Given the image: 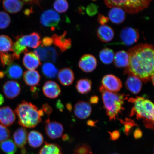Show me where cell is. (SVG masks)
<instances>
[{"mask_svg": "<svg viewBox=\"0 0 154 154\" xmlns=\"http://www.w3.org/2000/svg\"><path fill=\"white\" fill-rule=\"evenodd\" d=\"M5 73L9 79H19L23 75V70L20 65L16 63H12L7 67Z\"/></svg>", "mask_w": 154, "mask_h": 154, "instance_id": "28", "label": "cell"}, {"mask_svg": "<svg viewBox=\"0 0 154 154\" xmlns=\"http://www.w3.org/2000/svg\"><path fill=\"white\" fill-rule=\"evenodd\" d=\"M128 65L125 72L137 77L146 83L154 76L153 46L151 44L141 43L129 49Z\"/></svg>", "mask_w": 154, "mask_h": 154, "instance_id": "1", "label": "cell"}, {"mask_svg": "<svg viewBox=\"0 0 154 154\" xmlns=\"http://www.w3.org/2000/svg\"><path fill=\"white\" fill-rule=\"evenodd\" d=\"M128 101L134 104L131 115L136 114L137 119H142L146 128H153L154 105L149 100L142 97L131 98Z\"/></svg>", "mask_w": 154, "mask_h": 154, "instance_id": "3", "label": "cell"}, {"mask_svg": "<svg viewBox=\"0 0 154 154\" xmlns=\"http://www.w3.org/2000/svg\"><path fill=\"white\" fill-rule=\"evenodd\" d=\"M0 1H1V0H0Z\"/></svg>", "mask_w": 154, "mask_h": 154, "instance_id": "56", "label": "cell"}, {"mask_svg": "<svg viewBox=\"0 0 154 154\" xmlns=\"http://www.w3.org/2000/svg\"><path fill=\"white\" fill-rule=\"evenodd\" d=\"M38 154H63L60 146L56 144L48 143L45 142Z\"/></svg>", "mask_w": 154, "mask_h": 154, "instance_id": "29", "label": "cell"}, {"mask_svg": "<svg viewBox=\"0 0 154 154\" xmlns=\"http://www.w3.org/2000/svg\"><path fill=\"white\" fill-rule=\"evenodd\" d=\"M43 91L46 97L50 99H55L61 93L60 88L57 83L53 81H48L43 87Z\"/></svg>", "mask_w": 154, "mask_h": 154, "instance_id": "14", "label": "cell"}, {"mask_svg": "<svg viewBox=\"0 0 154 154\" xmlns=\"http://www.w3.org/2000/svg\"><path fill=\"white\" fill-rule=\"evenodd\" d=\"M98 101H99V98L96 96H92L90 99V103L92 104L97 103Z\"/></svg>", "mask_w": 154, "mask_h": 154, "instance_id": "50", "label": "cell"}, {"mask_svg": "<svg viewBox=\"0 0 154 154\" xmlns=\"http://www.w3.org/2000/svg\"><path fill=\"white\" fill-rule=\"evenodd\" d=\"M10 136L8 129L4 125L0 124V142L8 139Z\"/></svg>", "mask_w": 154, "mask_h": 154, "instance_id": "39", "label": "cell"}, {"mask_svg": "<svg viewBox=\"0 0 154 154\" xmlns=\"http://www.w3.org/2000/svg\"><path fill=\"white\" fill-rule=\"evenodd\" d=\"M95 123L94 122V121H91V120H89L87 122V124L88 125H89V126H94V125H95Z\"/></svg>", "mask_w": 154, "mask_h": 154, "instance_id": "52", "label": "cell"}, {"mask_svg": "<svg viewBox=\"0 0 154 154\" xmlns=\"http://www.w3.org/2000/svg\"><path fill=\"white\" fill-rule=\"evenodd\" d=\"M13 42L8 36L0 35V52L7 53L12 51Z\"/></svg>", "mask_w": 154, "mask_h": 154, "instance_id": "33", "label": "cell"}, {"mask_svg": "<svg viewBox=\"0 0 154 154\" xmlns=\"http://www.w3.org/2000/svg\"><path fill=\"white\" fill-rule=\"evenodd\" d=\"M57 74L58 80L63 86H70L74 82L75 79L74 72L69 67L61 69Z\"/></svg>", "mask_w": 154, "mask_h": 154, "instance_id": "19", "label": "cell"}, {"mask_svg": "<svg viewBox=\"0 0 154 154\" xmlns=\"http://www.w3.org/2000/svg\"><path fill=\"white\" fill-rule=\"evenodd\" d=\"M103 86L108 91L116 93L122 86V82L117 77L112 75H107L103 77L102 80Z\"/></svg>", "mask_w": 154, "mask_h": 154, "instance_id": "11", "label": "cell"}, {"mask_svg": "<svg viewBox=\"0 0 154 154\" xmlns=\"http://www.w3.org/2000/svg\"><path fill=\"white\" fill-rule=\"evenodd\" d=\"M10 17L5 11H0V29L6 28L11 23Z\"/></svg>", "mask_w": 154, "mask_h": 154, "instance_id": "37", "label": "cell"}, {"mask_svg": "<svg viewBox=\"0 0 154 154\" xmlns=\"http://www.w3.org/2000/svg\"><path fill=\"white\" fill-rule=\"evenodd\" d=\"M57 107L58 109L60 111H63V109H64V106L63 104L61 103L60 100H59L57 102Z\"/></svg>", "mask_w": 154, "mask_h": 154, "instance_id": "49", "label": "cell"}, {"mask_svg": "<svg viewBox=\"0 0 154 154\" xmlns=\"http://www.w3.org/2000/svg\"><path fill=\"white\" fill-rule=\"evenodd\" d=\"M45 131L48 137L54 140L62 136L64 128L61 123L56 121L51 122L49 118L45 121Z\"/></svg>", "mask_w": 154, "mask_h": 154, "instance_id": "9", "label": "cell"}, {"mask_svg": "<svg viewBox=\"0 0 154 154\" xmlns=\"http://www.w3.org/2000/svg\"><path fill=\"white\" fill-rule=\"evenodd\" d=\"M142 132L140 129H137L134 132V136L136 139H138L142 137Z\"/></svg>", "mask_w": 154, "mask_h": 154, "instance_id": "46", "label": "cell"}, {"mask_svg": "<svg viewBox=\"0 0 154 154\" xmlns=\"http://www.w3.org/2000/svg\"><path fill=\"white\" fill-rule=\"evenodd\" d=\"M122 122L124 123L125 124V132L126 134H128L131 129L133 126H134V125H135L134 121L129 120V119H128L126 121H122Z\"/></svg>", "mask_w": 154, "mask_h": 154, "instance_id": "41", "label": "cell"}, {"mask_svg": "<svg viewBox=\"0 0 154 154\" xmlns=\"http://www.w3.org/2000/svg\"><path fill=\"white\" fill-rule=\"evenodd\" d=\"M23 62L25 67L29 70H35L41 65L39 58L32 52L24 53Z\"/></svg>", "mask_w": 154, "mask_h": 154, "instance_id": "18", "label": "cell"}, {"mask_svg": "<svg viewBox=\"0 0 154 154\" xmlns=\"http://www.w3.org/2000/svg\"><path fill=\"white\" fill-rule=\"evenodd\" d=\"M42 110H43V112L46 113V114L48 115V116L51 114L53 112V109L51 106H49L47 103L44 104L42 108Z\"/></svg>", "mask_w": 154, "mask_h": 154, "instance_id": "43", "label": "cell"}, {"mask_svg": "<svg viewBox=\"0 0 154 154\" xmlns=\"http://www.w3.org/2000/svg\"><path fill=\"white\" fill-rule=\"evenodd\" d=\"M28 140L31 147L37 148L43 143L44 137L42 134L39 132L32 130L28 134Z\"/></svg>", "mask_w": 154, "mask_h": 154, "instance_id": "27", "label": "cell"}, {"mask_svg": "<svg viewBox=\"0 0 154 154\" xmlns=\"http://www.w3.org/2000/svg\"><path fill=\"white\" fill-rule=\"evenodd\" d=\"M24 3L28 4H38L41 0H21Z\"/></svg>", "mask_w": 154, "mask_h": 154, "instance_id": "47", "label": "cell"}, {"mask_svg": "<svg viewBox=\"0 0 154 154\" xmlns=\"http://www.w3.org/2000/svg\"><path fill=\"white\" fill-rule=\"evenodd\" d=\"M99 55L100 59L102 63L108 65L113 62L115 54L112 49L106 48L100 51Z\"/></svg>", "mask_w": 154, "mask_h": 154, "instance_id": "31", "label": "cell"}, {"mask_svg": "<svg viewBox=\"0 0 154 154\" xmlns=\"http://www.w3.org/2000/svg\"><path fill=\"white\" fill-rule=\"evenodd\" d=\"M98 9L97 5L94 4H91L86 8V13L90 16H94L97 14Z\"/></svg>", "mask_w": 154, "mask_h": 154, "instance_id": "40", "label": "cell"}, {"mask_svg": "<svg viewBox=\"0 0 154 154\" xmlns=\"http://www.w3.org/2000/svg\"><path fill=\"white\" fill-rule=\"evenodd\" d=\"M67 32L65 31L60 35L54 34L52 36L53 44L59 48L62 52H64L72 47V40L66 37Z\"/></svg>", "mask_w": 154, "mask_h": 154, "instance_id": "15", "label": "cell"}, {"mask_svg": "<svg viewBox=\"0 0 154 154\" xmlns=\"http://www.w3.org/2000/svg\"><path fill=\"white\" fill-rule=\"evenodd\" d=\"M92 82L86 79H82L78 81L76 85L77 91L82 94H87L91 90Z\"/></svg>", "mask_w": 154, "mask_h": 154, "instance_id": "32", "label": "cell"}, {"mask_svg": "<svg viewBox=\"0 0 154 154\" xmlns=\"http://www.w3.org/2000/svg\"><path fill=\"white\" fill-rule=\"evenodd\" d=\"M53 44L51 38L49 37H44L42 40V47H50Z\"/></svg>", "mask_w": 154, "mask_h": 154, "instance_id": "44", "label": "cell"}, {"mask_svg": "<svg viewBox=\"0 0 154 154\" xmlns=\"http://www.w3.org/2000/svg\"><path fill=\"white\" fill-rule=\"evenodd\" d=\"M23 79L26 85L32 87L36 86L39 84L41 76L38 71L28 70L24 73Z\"/></svg>", "mask_w": 154, "mask_h": 154, "instance_id": "23", "label": "cell"}, {"mask_svg": "<svg viewBox=\"0 0 154 154\" xmlns=\"http://www.w3.org/2000/svg\"><path fill=\"white\" fill-rule=\"evenodd\" d=\"M28 131L26 128H19L15 131L13 137L15 145L21 150L25 149L24 146L28 140Z\"/></svg>", "mask_w": 154, "mask_h": 154, "instance_id": "22", "label": "cell"}, {"mask_svg": "<svg viewBox=\"0 0 154 154\" xmlns=\"http://www.w3.org/2000/svg\"><path fill=\"white\" fill-rule=\"evenodd\" d=\"M60 21V17L53 9L47 10L42 13L40 17V22L43 26L51 28L54 30L57 27Z\"/></svg>", "mask_w": 154, "mask_h": 154, "instance_id": "7", "label": "cell"}, {"mask_svg": "<svg viewBox=\"0 0 154 154\" xmlns=\"http://www.w3.org/2000/svg\"><path fill=\"white\" fill-rule=\"evenodd\" d=\"M4 103V98L3 96L0 94V106L2 105Z\"/></svg>", "mask_w": 154, "mask_h": 154, "instance_id": "51", "label": "cell"}, {"mask_svg": "<svg viewBox=\"0 0 154 154\" xmlns=\"http://www.w3.org/2000/svg\"><path fill=\"white\" fill-rule=\"evenodd\" d=\"M21 0H3V8L8 12L14 14L20 11L24 6Z\"/></svg>", "mask_w": 154, "mask_h": 154, "instance_id": "24", "label": "cell"}, {"mask_svg": "<svg viewBox=\"0 0 154 154\" xmlns=\"http://www.w3.org/2000/svg\"><path fill=\"white\" fill-rule=\"evenodd\" d=\"M107 115L110 120H116L119 113L124 109L123 105L127 98L124 94L107 91L103 86L99 88Z\"/></svg>", "mask_w": 154, "mask_h": 154, "instance_id": "4", "label": "cell"}, {"mask_svg": "<svg viewBox=\"0 0 154 154\" xmlns=\"http://www.w3.org/2000/svg\"><path fill=\"white\" fill-rule=\"evenodd\" d=\"M42 43L39 34L34 32L26 35L18 36L13 44L12 55L15 59H18L23 53L28 51L27 47L36 49Z\"/></svg>", "mask_w": 154, "mask_h": 154, "instance_id": "6", "label": "cell"}, {"mask_svg": "<svg viewBox=\"0 0 154 154\" xmlns=\"http://www.w3.org/2000/svg\"><path fill=\"white\" fill-rule=\"evenodd\" d=\"M91 149L88 145L84 144L77 146L74 151V154H91Z\"/></svg>", "mask_w": 154, "mask_h": 154, "instance_id": "38", "label": "cell"}, {"mask_svg": "<svg viewBox=\"0 0 154 154\" xmlns=\"http://www.w3.org/2000/svg\"><path fill=\"white\" fill-rule=\"evenodd\" d=\"M125 85L127 89L132 93L137 94L139 93L141 90L142 82L137 77L130 75L127 79Z\"/></svg>", "mask_w": 154, "mask_h": 154, "instance_id": "25", "label": "cell"}, {"mask_svg": "<svg viewBox=\"0 0 154 154\" xmlns=\"http://www.w3.org/2000/svg\"><path fill=\"white\" fill-rule=\"evenodd\" d=\"M120 36L122 44L127 46H130L138 41L140 34L137 29L128 27L121 30Z\"/></svg>", "mask_w": 154, "mask_h": 154, "instance_id": "8", "label": "cell"}, {"mask_svg": "<svg viewBox=\"0 0 154 154\" xmlns=\"http://www.w3.org/2000/svg\"><path fill=\"white\" fill-rule=\"evenodd\" d=\"M97 21L99 24L102 26L106 25L109 22V19L108 17L101 14H99L98 16Z\"/></svg>", "mask_w": 154, "mask_h": 154, "instance_id": "42", "label": "cell"}, {"mask_svg": "<svg viewBox=\"0 0 154 154\" xmlns=\"http://www.w3.org/2000/svg\"><path fill=\"white\" fill-rule=\"evenodd\" d=\"M79 66L84 72H90L95 70L97 61L95 57L90 54L83 56L79 62Z\"/></svg>", "mask_w": 154, "mask_h": 154, "instance_id": "12", "label": "cell"}, {"mask_svg": "<svg viewBox=\"0 0 154 154\" xmlns=\"http://www.w3.org/2000/svg\"><path fill=\"white\" fill-rule=\"evenodd\" d=\"M15 119V113L10 107L5 106L0 108V122L4 126H11L14 123Z\"/></svg>", "mask_w": 154, "mask_h": 154, "instance_id": "16", "label": "cell"}, {"mask_svg": "<svg viewBox=\"0 0 154 154\" xmlns=\"http://www.w3.org/2000/svg\"><path fill=\"white\" fill-rule=\"evenodd\" d=\"M66 107L68 110L70 111H71L72 110V105L70 103H67L66 105Z\"/></svg>", "mask_w": 154, "mask_h": 154, "instance_id": "53", "label": "cell"}, {"mask_svg": "<svg viewBox=\"0 0 154 154\" xmlns=\"http://www.w3.org/2000/svg\"><path fill=\"white\" fill-rule=\"evenodd\" d=\"M117 154V153H114V154Z\"/></svg>", "mask_w": 154, "mask_h": 154, "instance_id": "55", "label": "cell"}, {"mask_svg": "<svg viewBox=\"0 0 154 154\" xmlns=\"http://www.w3.org/2000/svg\"><path fill=\"white\" fill-rule=\"evenodd\" d=\"M19 125L26 128H33L41 122L44 113L30 102L23 101L15 109Z\"/></svg>", "mask_w": 154, "mask_h": 154, "instance_id": "2", "label": "cell"}, {"mask_svg": "<svg viewBox=\"0 0 154 154\" xmlns=\"http://www.w3.org/2000/svg\"><path fill=\"white\" fill-rule=\"evenodd\" d=\"M31 91L32 92V94L34 95V97H37L38 95V90L36 86L32 87L31 88Z\"/></svg>", "mask_w": 154, "mask_h": 154, "instance_id": "48", "label": "cell"}, {"mask_svg": "<svg viewBox=\"0 0 154 154\" xmlns=\"http://www.w3.org/2000/svg\"><path fill=\"white\" fill-rule=\"evenodd\" d=\"M42 71L43 75L48 79L55 78L58 72L57 67L51 63H44L42 67Z\"/></svg>", "mask_w": 154, "mask_h": 154, "instance_id": "30", "label": "cell"}, {"mask_svg": "<svg viewBox=\"0 0 154 154\" xmlns=\"http://www.w3.org/2000/svg\"><path fill=\"white\" fill-rule=\"evenodd\" d=\"M34 52L43 61H50L54 63L56 61L57 53L53 47H38L34 50Z\"/></svg>", "mask_w": 154, "mask_h": 154, "instance_id": "10", "label": "cell"}, {"mask_svg": "<svg viewBox=\"0 0 154 154\" xmlns=\"http://www.w3.org/2000/svg\"><path fill=\"white\" fill-rule=\"evenodd\" d=\"M97 34L98 38L101 41L104 43H108L114 38L115 32L111 26L105 25L99 27Z\"/></svg>", "mask_w": 154, "mask_h": 154, "instance_id": "20", "label": "cell"}, {"mask_svg": "<svg viewBox=\"0 0 154 154\" xmlns=\"http://www.w3.org/2000/svg\"><path fill=\"white\" fill-rule=\"evenodd\" d=\"M14 59L12 54L7 53L0 52V61L3 67L12 64Z\"/></svg>", "mask_w": 154, "mask_h": 154, "instance_id": "36", "label": "cell"}, {"mask_svg": "<svg viewBox=\"0 0 154 154\" xmlns=\"http://www.w3.org/2000/svg\"><path fill=\"white\" fill-rule=\"evenodd\" d=\"M3 91L6 97L9 99H13L20 94L21 86L19 83L15 81H8L4 85Z\"/></svg>", "mask_w": 154, "mask_h": 154, "instance_id": "13", "label": "cell"}, {"mask_svg": "<svg viewBox=\"0 0 154 154\" xmlns=\"http://www.w3.org/2000/svg\"><path fill=\"white\" fill-rule=\"evenodd\" d=\"M53 6L55 10L59 13L66 12L69 8L67 0H55Z\"/></svg>", "mask_w": 154, "mask_h": 154, "instance_id": "35", "label": "cell"}, {"mask_svg": "<svg viewBox=\"0 0 154 154\" xmlns=\"http://www.w3.org/2000/svg\"><path fill=\"white\" fill-rule=\"evenodd\" d=\"M108 17L112 23L120 24L125 20L126 18V12L120 8H112L109 11Z\"/></svg>", "mask_w": 154, "mask_h": 154, "instance_id": "21", "label": "cell"}, {"mask_svg": "<svg viewBox=\"0 0 154 154\" xmlns=\"http://www.w3.org/2000/svg\"><path fill=\"white\" fill-rule=\"evenodd\" d=\"M4 73L3 72H0V78H3L4 76Z\"/></svg>", "mask_w": 154, "mask_h": 154, "instance_id": "54", "label": "cell"}, {"mask_svg": "<svg viewBox=\"0 0 154 154\" xmlns=\"http://www.w3.org/2000/svg\"><path fill=\"white\" fill-rule=\"evenodd\" d=\"M0 148L6 154H15L17 150L16 145L11 139H7L1 142Z\"/></svg>", "mask_w": 154, "mask_h": 154, "instance_id": "34", "label": "cell"}, {"mask_svg": "<svg viewBox=\"0 0 154 154\" xmlns=\"http://www.w3.org/2000/svg\"><path fill=\"white\" fill-rule=\"evenodd\" d=\"M115 66L118 68L128 67L129 61V57L128 51L124 50L117 52L115 55L114 60Z\"/></svg>", "mask_w": 154, "mask_h": 154, "instance_id": "26", "label": "cell"}, {"mask_svg": "<svg viewBox=\"0 0 154 154\" xmlns=\"http://www.w3.org/2000/svg\"><path fill=\"white\" fill-rule=\"evenodd\" d=\"M92 107L86 102L80 101L78 102L74 108V113L76 116L80 119L88 118L91 114Z\"/></svg>", "mask_w": 154, "mask_h": 154, "instance_id": "17", "label": "cell"}, {"mask_svg": "<svg viewBox=\"0 0 154 154\" xmlns=\"http://www.w3.org/2000/svg\"><path fill=\"white\" fill-rule=\"evenodd\" d=\"M109 8H120L131 14H137L149 7L153 0H103Z\"/></svg>", "mask_w": 154, "mask_h": 154, "instance_id": "5", "label": "cell"}, {"mask_svg": "<svg viewBox=\"0 0 154 154\" xmlns=\"http://www.w3.org/2000/svg\"><path fill=\"white\" fill-rule=\"evenodd\" d=\"M109 133L110 134L111 139L112 140H116L120 137V132L118 131H115Z\"/></svg>", "mask_w": 154, "mask_h": 154, "instance_id": "45", "label": "cell"}]
</instances>
